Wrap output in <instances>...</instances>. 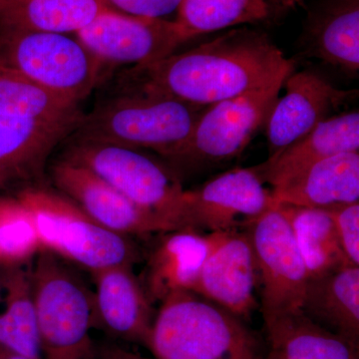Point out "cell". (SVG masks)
<instances>
[{"mask_svg":"<svg viewBox=\"0 0 359 359\" xmlns=\"http://www.w3.org/2000/svg\"><path fill=\"white\" fill-rule=\"evenodd\" d=\"M295 70L292 59L268 35L236 28L183 53L132 66L118 79V89L211 106L263 88Z\"/></svg>","mask_w":359,"mask_h":359,"instance_id":"cell-1","label":"cell"},{"mask_svg":"<svg viewBox=\"0 0 359 359\" xmlns=\"http://www.w3.org/2000/svg\"><path fill=\"white\" fill-rule=\"evenodd\" d=\"M147 348L157 359H263L256 334L236 314L191 290L167 295Z\"/></svg>","mask_w":359,"mask_h":359,"instance_id":"cell-2","label":"cell"},{"mask_svg":"<svg viewBox=\"0 0 359 359\" xmlns=\"http://www.w3.org/2000/svg\"><path fill=\"white\" fill-rule=\"evenodd\" d=\"M207 107L118 89L115 95L84 115L73 134L75 138L151 149L172 160L185 147Z\"/></svg>","mask_w":359,"mask_h":359,"instance_id":"cell-3","label":"cell"},{"mask_svg":"<svg viewBox=\"0 0 359 359\" xmlns=\"http://www.w3.org/2000/svg\"><path fill=\"white\" fill-rule=\"evenodd\" d=\"M32 290L42 359L92 358L93 290L62 257L44 248L33 259Z\"/></svg>","mask_w":359,"mask_h":359,"instance_id":"cell-4","label":"cell"},{"mask_svg":"<svg viewBox=\"0 0 359 359\" xmlns=\"http://www.w3.org/2000/svg\"><path fill=\"white\" fill-rule=\"evenodd\" d=\"M18 200L32 214L40 245L96 273L116 266H130L143 259L132 237L104 228L65 196L27 189Z\"/></svg>","mask_w":359,"mask_h":359,"instance_id":"cell-5","label":"cell"},{"mask_svg":"<svg viewBox=\"0 0 359 359\" xmlns=\"http://www.w3.org/2000/svg\"><path fill=\"white\" fill-rule=\"evenodd\" d=\"M63 160L83 167L143 209L183 230L184 195L180 175L140 149L75 138Z\"/></svg>","mask_w":359,"mask_h":359,"instance_id":"cell-6","label":"cell"},{"mask_svg":"<svg viewBox=\"0 0 359 359\" xmlns=\"http://www.w3.org/2000/svg\"><path fill=\"white\" fill-rule=\"evenodd\" d=\"M0 66L79 103L98 84L104 65L66 34L0 26Z\"/></svg>","mask_w":359,"mask_h":359,"instance_id":"cell-7","label":"cell"},{"mask_svg":"<svg viewBox=\"0 0 359 359\" xmlns=\"http://www.w3.org/2000/svg\"><path fill=\"white\" fill-rule=\"evenodd\" d=\"M287 78L207 107L185 147L170 160L175 171H195L242 154L266 124Z\"/></svg>","mask_w":359,"mask_h":359,"instance_id":"cell-8","label":"cell"},{"mask_svg":"<svg viewBox=\"0 0 359 359\" xmlns=\"http://www.w3.org/2000/svg\"><path fill=\"white\" fill-rule=\"evenodd\" d=\"M276 205L256 168H236L185 191L183 230H245Z\"/></svg>","mask_w":359,"mask_h":359,"instance_id":"cell-9","label":"cell"},{"mask_svg":"<svg viewBox=\"0 0 359 359\" xmlns=\"http://www.w3.org/2000/svg\"><path fill=\"white\" fill-rule=\"evenodd\" d=\"M256 256L263 316L302 311L309 273L278 205L247 229Z\"/></svg>","mask_w":359,"mask_h":359,"instance_id":"cell-10","label":"cell"},{"mask_svg":"<svg viewBox=\"0 0 359 359\" xmlns=\"http://www.w3.org/2000/svg\"><path fill=\"white\" fill-rule=\"evenodd\" d=\"M76 34L103 65H149L189 41L175 20L137 18L114 9L104 11Z\"/></svg>","mask_w":359,"mask_h":359,"instance_id":"cell-11","label":"cell"},{"mask_svg":"<svg viewBox=\"0 0 359 359\" xmlns=\"http://www.w3.org/2000/svg\"><path fill=\"white\" fill-rule=\"evenodd\" d=\"M285 94L278 98L264 124L269 156L280 152L320 123L337 115L358 95V90L337 88L311 70L294 72L285 80Z\"/></svg>","mask_w":359,"mask_h":359,"instance_id":"cell-12","label":"cell"},{"mask_svg":"<svg viewBox=\"0 0 359 359\" xmlns=\"http://www.w3.org/2000/svg\"><path fill=\"white\" fill-rule=\"evenodd\" d=\"M54 185L104 228L129 237L172 231L169 224L143 209L83 167L66 160L52 168Z\"/></svg>","mask_w":359,"mask_h":359,"instance_id":"cell-13","label":"cell"},{"mask_svg":"<svg viewBox=\"0 0 359 359\" xmlns=\"http://www.w3.org/2000/svg\"><path fill=\"white\" fill-rule=\"evenodd\" d=\"M257 280L249 231H226L205 259L193 292L244 320L257 309Z\"/></svg>","mask_w":359,"mask_h":359,"instance_id":"cell-14","label":"cell"},{"mask_svg":"<svg viewBox=\"0 0 359 359\" xmlns=\"http://www.w3.org/2000/svg\"><path fill=\"white\" fill-rule=\"evenodd\" d=\"M91 275L95 285L93 327L113 339L147 346L156 314L133 266H111Z\"/></svg>","mask_w":359,"mask_h":359,"instance_id":"cell-15","label":"cell"},{"mask_svg":"<svg viewBox=\"0 0 359 359\" xmlns=\"http://www.w3.org/2000/svg\"><path fill=\"white\" fill-rule=\"evenodd\" d=\"M222 233L192 230L164 233L149 256L142 282L151 302H162L179 290L193 292L205 259L218 244Z\"/></svg>","mask_w":359,"mask_h":359,"instance_id":"cell-16","label":"cell"},{"mask_svg":"<svg viewBox=\"0 0 359 359\" xmlns=\"http://www.w3.org/2000/svg\"><path fill=\"white\" fill-rule=\"evenodd\" d=\"M353 152H359L358 110L328 118L299 141L255 168L264 183L273 188L320 161Z\"/></svg>","mask_w":359,"mask_h":359,"instance_id":"cell-17","label":"cell"},{"mask_svg":"<svg viewBox=\"0 0 359 359\" xmlns=\"http://www.w3.org/2000/svg\"><path fill=\"white\" fill-rule=\"evenodd\" d=\"M271 192L276 203L325 211L359 203V152L320 161Z\"/></svg>","mask_w":359,"mask_h":359,"instance_id":"cell-18","label":"cell"},{"mask_svg":"<svg viewBox=\"0 0 359 359\" xmlns=\"http://www.w3.org/2000/svg\"><path fill=\"white\" fill-rule=\"evenodd\" d=\"M304 56L346 74L359 70V0H323L309 13L301 39Z\"/></svg>","mask_w":359,"mask_h":359,"instance_id":"cell-19","label":"cell"},{"mask_svg":"<svg viewBox=\"0 0 359 359\" xmlns=\"http://www.w3.org/2000/svg\"><path fill=\"white\" fill-rule=\"evenodd\" d=\"M80 123L0 116V184L40 176L52 151Z\"/></svg>","mask_w":359,"mask_h":359,"instance_id":"cell-20","label":"cell"},{"mask_svg":"<svg viewBox=\"0 0 359 359\" xmlns=\"http://www.w3.org/2000/svg\"><path fill=\"white\" fill-rule=\"evenodd\" d=\"M263 318V359H359V347L320 327L302 311Z\"/></svg>","mask_w":359,"mask_h":359,"instance_id":"cell-21","label":"cell"},{"mask_svg":"<svg viewBox=\"0 0 359 359\" xmlns=\"http://www.w3.org/2000/svg\"><path fill=\"white\" fill-rule=\"evenodd\" d=\"M302 313L359 347V266H344L309 278Z\"/></svg>","mask_w":359,"mask_h":359,"instance_id":"cell-22","label":"cell"},{"mask_svg":"<svg viewBox=\"0 0 359 359\" xmlns=\"http://www.w3.org/2000/svg\"><path fill=\"white\" fill-rule=\"evenodd\" d=\"M33 259L0 264V346L42 359L33 301Z\"/></svg>","mask_w":359,"mask_h":359,"instance_id":"cell-23","label":"cell"},{"mask_svg":"<svg viewBox=\"0 0 359 359\" xmlns=\"http://www.w3.org/2000/svg\"><path fill=\"white\" fill-rule=\"evenodd\" d=\"M109 9L104 0H0V26L27 32L77 33Z\"/></svg>","mask_w":359,"mask_h":359,"instance_id":"cell-24","label":"cell"},{"mask_svg":"<svg viewBox=\"0 0 359 359\" xmlns=\"http://www.w3.org/2000/svg\"><path fill=\"white\" fill-rule=\"evenodd\" d=\"M278 207L292 228L309 278L351 266L340 247L330 212L283 203H278Z\"/></svg>","mask_w":359,"mask_h":359,"instance_id":"cell-25","label":"cell"},{"mask_svg":"<svg viewBox=\"0 0 359 359\" xmlns=\"http://www.w3.org/2000/svg\"><path fill=\"white\" fill-rule=\"evenodd\" d=\"M78 103L0 66V116L44 121H82Z\"/></svg>","mask_w":359,"mask_h":359,"instance_id":"cell-26","label":"cell"},{"mask_svg":"<svg viewBox=\"0 0 359 359\" xmlns=\"http://www.w3.org/2000/svg\"><path fill=\"white\" fill-rule=\"evenodd\" d=\"M266 0H183L176 22L188 40L269 18Z\"/></svg>","mask_w":359,"mask_h":359,"instance_id":"cell-27","label":"cell"},{"mask_svg":"<svg viewBox=\"0 0 359 359\" xmlns=\"http://www.w3.org/2000/svg\"><path fill=\"white\" fill-rule=\"evenodd\" d=\"M40 248L29 210L18 199L0 201V264L30 261Z\"/></svg>","mask_w":359,"mask_h":359,"instance_id":"cell-28","label":"cell"},{"mask_svg":"<svg viewBox=\"0 0 359 359\" xmlns=\"http://www.w3.org/2000/svg\"><path fill=\"white\" fill-rule=\"evenodd\" d=\"M340 247L351 266H359V203L328 210Z\"/></svg>","mask_w":359,"mask_h":359,"instance_id":"cell-29","label":"cell"},{"mask_svg":"<svg viewBox=\"0 0 359 359\" xmlns=\"http://www.w3.org/2000/svg\"><path fill=\"white\" fill-rule=\"evenodd\" d=\"M119 13L137 18L165 20L170 14L178 13L183 0H104Z\"/></svg>","mask_w":359,"mask_h":359,"instance_id":"cell-30","label":"cell"},{"mask_svg":"<svg viewBox=\"0 0 359 359\" xmlns=\"http://www.w3.org/2000/svg\"><path fill=\"white\" fill-rule=\"evenodd\" d=\"M100 359H157V358H148L144 356L139 355L131 351H125V349L120 348L117 346H111L108 348L104 349L101 353Z\"/></svg>","mask_w":359,"mask_h":359,"instance_id":"cell-31","label":"cell"},{"mask_svg":"<svg viewBox=\"0 0 359 359\" xmlns=\"http://www.w3.org/2000/svg\"><path fill=\"white\" fill-rule=\"evenodd\" d=\"M269 9H278L280 11H290L297 7H304V0H266Z\"/></svg>","mask_w":359,"mask_h":359,"instance_id":"cell-32","label":"cell"},{"mask_svg":"<svg viewBox=\"0 0 359 359\" xmlns=\"http://www.w3.org/2000/svg\"><path fill=\"white\" fill-rule=\"evenodd\" d=\"M0 359H30L26 358L21 354L13 353V351H8V349L4 348L0 346Z\"/></svg>","mask_w":359,"mask_h":359,"instance_id":"cell-33","label":"cell"},{"mask_svg":"<svg viewBox=\"0 0 359 359\" xmlns=\"http://www.w3.org/2000/svg\"><path fill=\"white\" fill-rule=\"evenodd\" d=\"M1 187H2V185H1V184H0V188H1Z\"/></svg>","mask_w":359,"mask_h":359,"instance_id":"cell-34","label":"cell"}]
</instances>
